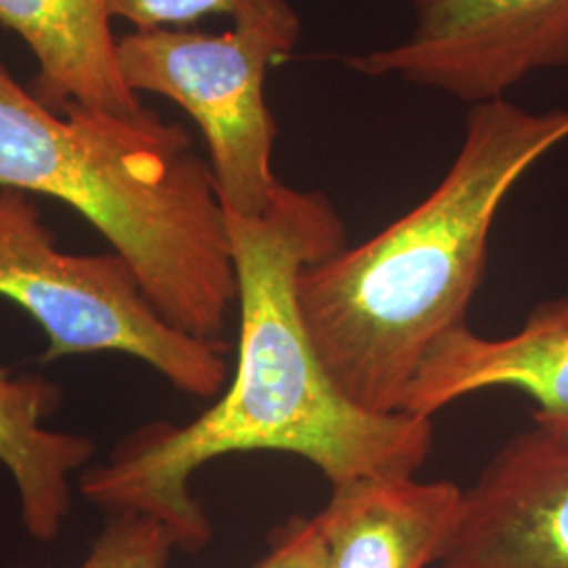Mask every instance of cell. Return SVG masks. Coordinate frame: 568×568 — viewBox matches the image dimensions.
Masks as SVG:
<instances>
[{
    "label": "cell",
    "instance_id": "6da1fadb",
    "mask_svg": "<svg viewBox=\"0 0 568 568\" xmlns=\"http://www.w3.org/2000/svg\"><path fill=\"white\" fill-rule=\"evenodd\" d=\"M236 272L239 361L217 403L196 419L148 424L102 466L79 476L82 497L112 514L161 523L175 548L201 551L213 537L192 478L215 459L255 450L297 455L328 483L408 474L426 464L432 419L371 413L328 373L305 326L300 278L345 248V227L321 192L278 183L260 215L225 211Z\"/></svg>",
    "mask_w": 568,
    "mask_h": 568
},
{
    "label": "cell",
    "instance_id": "7a4b0ae2",
    "mask_svg": "<svg viewBox=\"0 0 568 568\" xmlns=\"http://www.w3.org/2000/svg\"><path fill=\"white\" fill-rule=\"evenodd\" d=\"M568 140V110L476 103L464 143L432 194L300 278L305 326L328 373L371 413H400L419 366L467 325L495 217L514 185Z\"/></svg>",
    "mask_w": 568,
    "mask_h": 568
},
{
    "label": "cell",
    "instance_id": "3957f363",
    "mask_svg": "<svg viewBox=\"0 0 568 568\" xmlns=\"http://www.w3.org/2000/svg\"><path fill=\"white\" fill-rule=\"evenodd\" d=\"M0 187L72 206L169 325L224 344L236 307L225 209L190 133L143 105L51 110L0 61Z\"/></svg>",
    "mask_w": 568,
    "mask_h": 568
},
{
    "label": "cell",
    "instance_id": "277c9868",
    "mask_svg": "<svg viewBox=\"0 0 568 568\" xmlns=\"http://www.w3.org/2000/svg\"><path fill=\"white\" fill-rule=\"evenodd\" d=\"M0 297L41 326L44 363L124 354L203 400L217 398L230 379L225 342L169 325L119 253L61 251L34 196L16 187H0Z\"/></svg>",
    "mask_w": 568,
    "mask_h": 568
},
{
    "label": "cell",
    "instance_id": "5b68a950",
    "mask_svg": "<svg viewBox=\"0 0 568 568\" xmlns=\"http://www.w3.org/2000/svg\"><path fill=\"white\" fill-rule=\"evenodd\" d=\"M302 23H241L224 34L135 30L116 44L122 81L133 93L178 103L199 124L225 211L260 215L278 180L272 169L276 121L265 74L291 55Z\"/></svg>",
    "mask_w": 568,
    "mask_h": 568
},
{
    "label": "cell",
    "instance_id": "8992f818",
    "mask_svg": "<svg viewBox=\"0 0 568 568\" xmlns=\"http://www.w3.org/2000/svg\"><path fill=\"white\" fill-rule=\"evenodd\" d=\"M347 65L467 103L506 98L528 77L568 65V0H415L405 41Z\"/></svg>",
    "mask_w": 568,
    "mask_h": 568
},
{
    "label": "cell",
    "instance_id": "52a82bcc",
    "mask_svg": "<svg viewBox=\"0 0 568 568\" xmlns=\"http://www.w3.org/2000/svg\"><path fill=\"white\" fill-rule=\"evenodd\" d=\"M440 568H568V432L509 438L464 495Z\"/></svg>",
    "mask_w": 568,
    "mask_h": 568
},
{
    "label": "cell",
    "instance_id": "ba28073f",
    "mask_svg": "<svg viewBox=\"0 0 568 568\" xmlns=\"http://www.w3.org/2000/svg\"><path fill=\"white\" fill-rule=\"evenodd\" d=\"M514 389L532 400V424L568 432V297L537 305L508 337L469 326L447 333L419 366L400 413L432 419L478 392Z\"/></svg>",
    "mask_w": 568,
    "mask_h": 568
},
{
    "label": "cell",
    "instance_id": "9c48e42d",
    "mask_svg": "<svg viewBox=\"0 0 568 568\" xmlns=\"http://www.w3.org/2000/svg\"><path fill=\"white\" fill-rule=\"evenodd\" d=\"M466 490L408 474L335 485L314 516L326 568H427L440 562L462 523Z\"/></svg>",
    "mask_w": 568,
    "mask_h": 568
},
{
    "label": "cell",
    "instance_id": "30bf717a",
    "mask_svg": "<svg viewBox=\"0 0 568 568\" xmlns=\"http://www.w3.org/2000/svg\"><path fill=\"white\" fill-rule=\"evenodd\" d=\"M0 23L37 58L34 95L51 110L72 102L112 114L142 110L122 81L108 0H0Z\"/></svg>",
    "mask_w": 568,
    "mask_h": 568
},
{
    "label": "cell",
    "instance_id": "8fae6325",
    "mask_svg": "<svg viewBox=\"0 0 568 568\" xmlns=\"http://www.w3.org/2000/svg\"><path fill=\"white\" fill-rule=\"evenodd\" d=\"M61 387L44 377L0 373V466L11 476L21 525L39 544H53L72 511V478L91 462V438L44 427Z\"/></svg>",
    "mask_w": 568,
    "mask_h": 568
},
{
    "label": "cell",
    "instance_id": "7c38bea8",
    "mask_svg": "<svg viewBox=\"0 0 568 568\" xmlns=\"http://www.w3.org/2000/svg\"><path fill=\"white\" fill-rule=\"evenodd\" d=\"M112 20H124L135 30H161L225 16L241 23H297L300 18L286 0H108Z\"/></svg>",
    "mask_w": 568,
    "mask_h": 568
},
{
    "label": "cell",
    "instance_id": "4fadbf2b",
    "mask_svg": "<svg viewBox=\"0 0 568 568\" xmlns=\"http://www.w3.org/2000/svg\"><path fill=\"white\" fill-rule=\"evenodd\" d=\"M173 549L175 541L161 523L112 514L79 568H166Z\"/></svg>",
    "mask_w": 568,
    "mask_h": 568
},
{
    "label": "cell",
    "instance_id": "5bb4252c",
    "mask_svg": "<svg viewBox=\"0 0 568 568\" xmlns=\"http://www.w3.org/2000/svg\"><path fill=\"white\" fill-rule=\"evenodd\" d=\"M255 568H326L325 546L314 516H291L274 528L270 549Z\"/></svg>",
    "mask_w": 568,
    "mask_h": 568
}]
</instances>
